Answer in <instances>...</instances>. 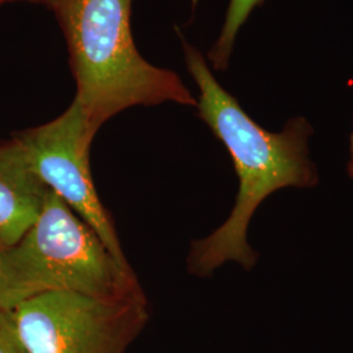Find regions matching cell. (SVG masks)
Masks as SVG:
<instances>
[{"label":"cell","mask_w":353,"mask_h":353,"mask_svg":"<svg viewBox=\"0 0 353 353\" xmlns=\"http://www.w3.org/2000/svg\"><path fill=\"white\" fill-rule=\"evenodd\" d=\"M348 172H350V176L353 178V161H350V165H348Z\"/></svg>","instance_id":"11"},{"label":"cell","mask_w":353,"mask_h":353,"mask_svg":"<svg viewBox=\"0 0 353 353\" xmlns=\"http://www.w3.org/2000/svg\"><path fill=\"white\" fill-rule=\"evenodd\" d=\"M185 59L199 88V117L227 147L240 182L227 221L208 237L192 242L188 268L202 278L227 262L252 270L258 254L248 242V229L256 208L278 190L310 189L318 183L316 165L307 150L313 128L303 117H296L281 132L267 131L219 84L198 49L185 43Z\"/></svg>","instance_id":"1"},{"label":"cell","mask_w":353,"mask_h":353,"mask_svg":"<svg viewBox=\"0 0 353 353\" xmlns=\"http://www.w3.org/2000/svg\"><path fill=\"white\" fill-rule=\"evenodd\" d=\"M49 292L110 299L143 292L132 268L118 262L94 230L52 191L26 234L0 249V309L10 313Z\"/></svg>","instance_id":"3"},{"label":"cell","mask_w":353,"mask_h":353,"mask_svg":"<svg viewBox=\"0 0 353 353\" xmlns=\"http://www.w3.org/2000/svg\"><path fill=\"white\" fill-rule=\"evenodd\" d=\"M132 0H62L57 13L75 76V100L93 130L134 106H196L179 76L145 61L131 32Z\"/></svg>","instance_id":"2"},{"label":"cell","mask_w":353,"mask_h":353,"mask_svg":"<svg viewBox=\"0 0 353 353\" xmlns=\"http://www.w3.org/2000/svg\"><path fill=\"white\" fill-rule=\"evenodd\" d=\"M10 316L30 353H125L150 312L143 292L112 299L49 292L20 303Z\"/></svg>","instance_id":"4"},{"label":"cell","mask_w":353,"mask_h":353,"mask_svg":"<svg viewBox=\"0 0 353 353\" xmlns=\"http://www.w3.org/2000/svg\"><path fill=\"white\" fill-rule=\"evenodd\" d=\"M0 353H30L20 341L10 313L0 309Z\"/></svg>","instance_id":"8"},{"label":"cell","mask_w":353,"mask_h":353,"mask_svg":"<svg viewBox=\"0 0 353 353\" xmlns=\"http://www.w3.org/2000/svg\"><path fill=\"white\" fill-rule=\"evenodd\" d=\"M350 148H351V161H353V131L351 134V143H350Z\"/></svg>","instance_id":"10"},{"label":"cell","mask_w":353,"mask_h":353,"mask_svg":"<svg viewBox=\"0 0 353 353\" xmlns=\"http://www.w3.org/2000/svg\"><path fill=\"white\" fill-rule=\"evenodd\" d=\"M49 191L12 138L0 144V249L14 245L34 224Z\"/></svg>","instance_id":"6"},{"label":"cell","mask_w":353,"mask_h":353,"mask_svg":"<svg viewBox=\"0 0 353 353\" xmlns=\"http://www.w3.org/2000/svg\"><path fill=\"white\" fill-rule=\"evenodd\" d=\"M263 0H230L221 33L210 51L208 58L214 70L224 71L229 64L236 37L252 10Z\"/></svg>","instance_id":"7"},{"label":"cell","mask_w":353,"mask_h":353,"mask_svg":"<svg viewBox=\"0 0 353 353\" xmlns=\"http://www.w3.org/2000/svg\"><path fill=\"white\" fill-rule=\"evenodd\" d=\"M97 131L79 102L42 126L17 134L34 174L55 192L87 225L94 230L108 250L122 265H130L117 236L112 216L103 207L90 172V145Z\"/></svg>","instance_id":"5"},{"label":"cell","mask_w":353,"mask_h":353,"mask_svg":"<svg viewBox=\"0 0 353 353\" xmlns=\"http://www.w3.org/2000/svg\"><path fill=\"white\" fill-rule=\"evenodd\" d=\"M8 1H17V0H0V6L4 4V3H8ZM26 1H32V3H37V4H42L45 7H49L51 11H55L57 7L59 6V3L62 0H26Z\"/></svg>","instance_id":"9"}]
</instances>
